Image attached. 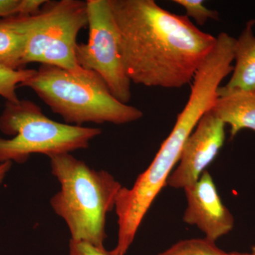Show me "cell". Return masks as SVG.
I'll return each instance as SVG.
<instances>
[{
  "instance_id": "9a60e30c",
  "label": "cell",
  "mask_w": 255,
  "mask_h": 255,
  "mask_svg": "<svg viewBox=\"0 0 255 255\" xmlns=\"http://www.w3.org/2000/svg\"><path fill=\"white\" fill-rule=\"evenodd\" d=\"M69 255H112L105 247H96L84 242L74 241L69 243Z\"/></svg>"
},
{
  "instance_id": "277c9868",
  "label": "cell",
  "mask_w": 255,
  "mask_h": 255,
  "mask_svg": "<svg viewBox=\"0 0 255 255\" xmlns=\"http://www.w3.org/2000/svg\"><path fill=\"white\" fill-rule=\"evenodd\" d=\"M0 131L12 136L0 137V163L23 164L32 154L48 157L86 149L102 130L97 128L60 123L43 114L41 107L28 100L6 102L0 115Z\"/></svg>"
},
{
  "instance_id": "d6986e66",
  "label": "cell",
  "mask_w": 255,
  "mask_h": 255,
  "mask_svg": "<svg viewBox=\"0 0 255 255\" xmlns=\"http://www.w3.org/2000/svg\"><path fill=\"white\" fill-rule=\"evenodd\" d=\"M227 255H252V253H228Z\"/></svg>"
},
{
  "instance_id": "52a82bcc",
  "label": "cell",
  "mask_w": 255,
  "mask_h": 255,
  "mask_svg": "<svg viewBox=\"0 0 255 255\" xmlns=\"http://www.w3.org/2000/svg\"><path fill=\"white\" fill-rule=\"evenodd\" d=\"M225 126L211 110L204 114L184 144L177 167L169 176L167 185L184 189L200 178L224 144Z\"/></svg>"
},
{
  "instance_id": "6da1fadb",
  "label": "cell",
  "mask_w": 255,
  "mask_h": 255,
  "mask_svg": "<svg viewBox=\"0 0 255 255\" xmlns=\"http://www.w3.org/2000/svg\"><path fill=\"white\" fill-rule=\"evenodd\" d=\"M121 53L132 83L179 89L191 82L216 37L186 15L169 12L154 0H110Z\"/></svg>"
},
{
  "instance_id": "4fadbf2b",
  "label": "cell",
  "mask_w": 255,
  "mask_h": 255,
  "mask_svg": "<svg viewBox=\"0 0 255 255\" xmlns=\"http://www.w3.org/2000/svg\"><path fill=\"white\" fill-rule=\"evenodd\" d=\"M207 238L184 240L175 243L158 255H227Z\"/></svg>"
},
{
  "instance_id": "3957f363",
  "label": "cell",
  "mask_w": 255,
  "mask_h": 255,
  "mask_svg": "<svg viewBox=\"0 0 255 255\" xmlns=\"http://www.w3.org/2000/svg\"><path fill=\"white\" fill-rule=\"evenodd\" d=\"M21 87L33 90L69 125H122L143 117L141 110L117 100L100 75L82 68L68 70L41 65Z\"/></svg>"
},
{
  "instance_id": "2e32d148",
  "label": "cell",
  "mask_w": 255,
  "mask_h": 255,
  "mask_svg": "<svg viewBox=\"0 0 255 255\" xmlns=\"http://www.w3.org/2000/svg\"><path fill=\"white\" fill-rule=\"evenodd\" d=\"M46 0H20L16 16H29L39 12Z\"/></svg>"
},
{
  "instance_id": "5b68a950",
  "label": "cell",
  "mask_w": 255,
  "mask_h": 255,
  "mask_svg": "<svg viewBox=\"0 0 255 255\" xmlns=\"http://www.w3.org/2000/svg\"><path fill=\"white\" fill-rule=\"evenodd\" d=\"M3 19L24 36L23 65L38 63L68 70L80 68L75 50L79 33L88 26L86 1L46 0L36 14Z\"/></svg>"
},
{
  "instance_id": "ba28073f",
  "label": "cell",
  "mask_w": 255,
  "mask_h": 255,
  "mask_svg": "<svg viewBox=\"0 0 255 255\" xmlns=\"http://www.w3.org/2000/svg\"><path fill=\"white\" fill-rule=\"evenodd\" d=\"M184 190L187 199V208L183 216L184 222L196 226L206 238L214 242L232 231L234 218L223 204L208 171Z\"/></svg>"
},
{
  "instance_id": "e0dca14e",
  "label": "cell",
  "mask_w": 255,
  "mask_h": 255,
  "mask_svg": "<svg viewBox=\"0 0 255 255\" xmlns=\"http://www.w3.org/2000/svg\"><path fill=\"white\" fill-rule=\"evenodd\" d=\"M20 0H0V19L16 16Z\"/></svg>"
},
{
  "instance_id": "5bb4252c",
  "label": "cell",
  "mask_w": 255,
  "mask_h": 255,
  "mask_svg": "<svg viewBox=\"0 0 255 255\" xmlns=\"http://www.w3.org/2000/svg\"><path fill=\"white\" fill-rule=\"evenodd\" d=\"M174 2L184 7L186 16L195 20L200 26L205 24L209 19H219V12L206 7L201 0H174Z\"/></svg>"
},
{
  "instance_id": "8fae6325",
  "label": "cell",
  "mask_w": 255,
  "mask_h": 255,
  "mask_svg": "<svg viewBox=\"0 0 255 255\" xmlns=\"http://www.w3.org/2000/svg\"><path fill=\"white\" fill-rule=\"evenodd\" d=\"M25 38L21 33L0 19V65L13 70L24 66Z\"/></svg>"
},
{
  "instance_id": "8992f818",
  "label": "cell",
  "mask_w": 255,
  "mask_h": 255,
  "mask_svg": "<svg viewBox=\"0 0 255 255\" xmlns=\"http://www.w3.org/2000/svg\"><path fill=\"white\" fill-rule=\"evenodd\" d=\"M89 38L75 50L80 68L100 75L119 102L131 100V84L121 53L120 36L110 0H87Z\"/></svg>"
},
{
  "instance_id": "9c48e42d",
  "label": "cell",
  "mask_w": 255,
  "mask_h": 255,
  "mask_svg": "<svg viewBox=\"0 0 255 255\" xmlns=\"http://www.w3.org/2000/svg\"><path fill=\"white\" fill-rule=\"evenodd\" d=\"M213 113L231 127V139L243 129L255 131V91L226 90L220 87Z\"/></svg>"
},
{
  "instance_id": "30bf717a",
  "label": "cell",
  "mask_w": 255,
  "mask_h": 255,
  "mask_svg": "<svg viewBox=\"0 0 255 255\" xmlns=\"http://www.w3.org/2000/svg\"><path fill=\"white\" fill-rule=\"evenodd\" d=\"M255 19L250 20L241 35L236 38L232 76L226 90L255 91V36L253 26Z\"/></svg>"
},
{
  "instance_id": "7a4b0ae2",
  "label": "cell",
  "mask_w": 255,
  "mask_h": 255,
  "mask_svg": "<svg viewBox=\"0 0 255 255\" xmlns=\"http://www.w3.org/2000/svg\"><path fill=\"white\" fill-rule=\"evenodd\" d=\"M49 158L51 173L60 185L50 204L66 223L70 240L105 247L106 219L115 209L122 184L110 172L95 170L70 153Z\"/></svg>"
},
{
  "instance_id": "ac0fdd59",
  "label": "cell",
  "mask_w": 255,
  "mask_h": 255,
  "mask_svg": "<svg viewBox=\"0 0 255 255\" xmlns=\"http://www.w3.org/2000/svg\"><path fill=\"white\" fill-rule=\"evenodd\" d=\"M12 164L13 162H5L3 163H0V185L2 184L5 177L11 169Z\"/></svg>"
},
{
  "instance_id": "7c38bea8",
  "label": "cell",
  "mask_w": 255,
  "mask_h": 255,
  "mask_svg": "<svg viewBox=\"0 0 255 255\" xmlns=\"http://www.w3.org/2000/svg\"><path fill=\"white\" fill-rule=\"evenodd\" d=\"M36 71L34 69L13 70L0 65V96L7 102H18L20 100L16 93L18 86L31 78Z\"/></svg>"
},
{
  "instance_id": "ffe728a7",
  "label": "cell",
  "mask_w": 255,
  "mask_h": 255,
  "mask_svg": "<svg viewBox=\"0 0 255 255\" xmlns=\"http://www.w3.org/2000/svg\"><path fill=\"white\" fill-rule=\"evenodd\" d=\"M251 253H252V255H255V246L253 247V248H252Z\"/></svg>"
}]
</instances>
